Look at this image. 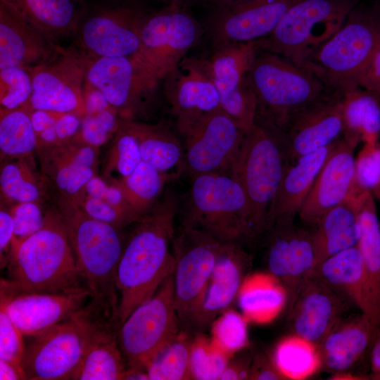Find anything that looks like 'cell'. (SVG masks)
Listing matches in <instances>:
<instances>
[{"mask_svg": "<svg viewBox=\"0 0 380 380\" xmlns=\"http://www.w3.org/2000/svg\"><path fill=\"white\" fill-rule=\"evenodd\" d=\"M178 209L177 196L169 190L134 223L117 268L120 327L175 272V221Z\"/></svg>", "mask_w": 380, "mask_h": 380, "instance_id": "6da1fadb", "label": "cell"}, {"mask_svg": "<svg viewBox=\"0 0 380 380\" xmlns=\"http://www.w3.org/2000/svg\"><path fill=\"white\" fill-rule=\"evenodd\" d=\"M6 270V278L1 279L0 286L15 292L87 289L56 207L46 211L39 231L11 250Z\"/></svg>", "mask_w": 380, "mask_h": 380, "instance_id": "7a4b0ae2", "label": "cell"}, {"mask_svg": "<svg viewBox=\"0 0 380 380\" xmlns=\"http://www.w3.org/2000/svg\"><path fill=\"white\" fill-rule=\"evenodd\" d=\"M56 203L89 291V300L118 322L116 273L124 248L121 229L89 216L70 198L58 196Z\"/></svg>", "mask_w": 380, "mask_h": 380, "instance_id": "3957f363", "label": "cell"}, {"mask_svg": "<svg viewBox=\"0 0 380 380\" xmlns=\"http://www.w3.org/2000/svg\"><path fill=\"white\" fill-rule=\"evenodd\" d=\"M379 49L380 2L363 0L303 65L322 80L328 92L345 94L359 87Z\"/></svg>", "mask_w": 380, "mask_h": 380, "instance_id": "277c9868", "label": "cell"}, {"mask_svg": "<svg viewBox=\"0 0 380 380\" xmlns=\"http://www.w3.org/2000/svg\"><path fill=\"white\" fill-rule=\"evenodd\" d=\"M291 165L285 132L257 114L229 175L246 193L258 239L265 233L269 208Z\"/></svg>", "mask_w": 380, "mask_h": 380, "instance_id": "5b68a950", "label": "cell"}, {"mask_svg": "<svg viewBox=\"0 0 380 380\" xmlns=\"http://www.w3.org/2000/svg\"><path fill=\"white\" fill-rule=\"evenodd\" d=\"M182 225L198 229L222 243L256 241L246 193L232 176L203 174L192 177Z\"/></svg>", "mask_w": 380, "mask_h": 380, "instance_id": "8992f818", "label": "cell"}, {"mask_svg": "<svg viewBox=\"0 0 380 380\" xmlns=\"http://www.w3.org/2000/svg\"><path fill=\"white\" fill-rule=\"evenodd\" d=\"M246 79L256 97L258 114L284 132L298 113L328 92L306 66L258 49Z\"/></svg>", "mask_w": 380, "mask_h": 380, "instance_id": "52a82bcc", "label": "cell"}, {"mask_svg": "<svg viewBox=\"0 0 380 380\" xmlns=\"http://www.w3.org/2000/svg\"><path fill=\"white\" fill-rule=\"evenodd\" d=\"M363 0H299L267 37L253 42L258 50L279 55L303 65L343 25Z\"/></svg>", "mask_w": 380, "mask_h": 380, "instance_id": "ba28073f", "label": "cell"}, {"mask_svg": "<svg viewBox=\"0 0 380 380\" xmlns=\"http://www.w3.org/2000/svg\"><path fill=\"white\" fill-rule=\"evenodd\" d=\"M222 244L205 232L182 224L179 234H175V310L181 330L194 336L204 293Z\"/></svg>", "mask_w": 380, "mask_h": 380, "instance_id": "9c48e42d", "label": "cell"}, {"mask_svg": "<svg viewBox=\"0 0 380 380\" xmlns=\"http://www.w3.org/2000/svg\"><path fill=\"white\" fill-rule=\"evenodd\" d=\"M180 330L175 305L173 273L120 327L118 341L127 369L146 370L153 356Z\"/></svg>", "mask_w": 380, "mask_h": 380, "instance_id": "30bf717a", "label": "cell"}, {"mask_svg": "<svg viewBox=\"0 0 380 380\" xmlns=\"http://www.w3.org/2000/svg\"><path fill=\"white\" fill-rule=\"evenodd\" d=\"M198 34L194 19L177 8L148 15L141 28L139 51L132 58L156 87L177 68Z\"/></svg>", "mask_w": 380, "mask_h": 380, "instance_id": "8fae6325", "label": "cell"}, {"mask_svg": "<svg viewBox=\"0 0 380 380\" xmlns=\"http://www.w3.org/2000/svg\"><path fill=\"white\" fill-rule=\"evenodd\" d=\"M91 57L83 50L62 47L51 60L28 68L32 93L24 108L84 116L83 91Z\"/></svg>", "mask_w": 380, "mask_h": 380, "instance_id": "7c38bea8", "label": "cell"}, {"mask_svg": "<svg viewBox=\"0 0 380 380\" xmlns=\"http://www.w3.org/2000/svg\"><path fill=\"white\" fill-rule=\"evenodd\" d=\"M147 16L138 7L115 2L86 7L75 36L83 51L92 57H134Z\"/></svg>", "mask_w": 380, "mask_h": 380, "instance_id": "4fadbf2b", "label": "cell"}, {"mask_svg": "<svg viewBox=\"0 0 380 380\" xmlns=\"http://www.w3.org/2000/svg\"><path fill=\"white\" fill-rule=\"evenodd\" d=\"M21 362L28 380H75L83 357V341L70 319L33 336H24Z\"/></svg>", "mask_w": 380, "mask_h": 380, "instance_id": "5bb4252c", "label": "cell"}, {"mask_svg": "<svg viewBox=\"0 0 380 380\" xmlns=\"http://www.w3.org/2000/svg\"><path fill=\"white\" fill-rule=\"evenodd\" d=\"M245 132L222 109L205 115L185 136L183 171L229 175Z\"/></svg>", "mask_w": 380, "mask_h": 380, "instance_id": "9a60e30c", "label": "cell"}, {"mask_svg": "<svg viewBox=\"0 0 380 380\" xmlns=\"http://www.w3.org/2000/svg\"><path fill=\"white\" fill-rule=\"evenodd\" d=\"M257 52L254 42L220 44L210 63L222 110L244 132L255 124L258 104L246 75Z\"/></svg>", "mask_w": 380, "mask_h": 380, "instance_id": "2e32d148", "label": "cell"}, {"mask_svg": "<svg viewBox=\"0 0 380 380\" xmlns=\"http://www.w3.org/2000/svg\"><path fill=\"white\" fill-rule=\"evenodd\" d=\"M72 318L83 341L75 380H123L127 365L119 345L118 322L89 300Z\"/></svg>", "mask_w": 380, "mask_h": 380, "instance_id": "e0dca14e", "label": "cell"}, {"mask_svg": "<svg viewBox=\"0 0 380 380\" xmlns=\"http://www.w3.org/2000/svg\"><path fill=\"white\" fill-rule=\"evenodd\" d=\"M263 235L267 269L284 287L288 302L300 285L315 274L313 229L298 227L293 222L276 223Z\"/></svg>", "mask_w": 380, "mask_h": 380, "instance_id": "ac0fdd59", "label": "cell"}, {"mask_svg": "<svg viewBox=\"0 0 380 380\" xmlns=\"http://www.w3.org/2000/svg\"><path fill=\"white\" fill-rule=\"evenodd\" d=\"M292 334L317 346L350 304L319 277L306 279L288 300Z\"/></svg>", "mask_w": 380, "mask_h": 380, "instance_id": "d6986e66", "label": "cell"}, {"mask_svg": "<svg viewBox=\"0 0 380 380\" xmlns=\"http://www.w3.org/2000/svg\"><path fill=\"white\" fill-rule=\"evenodd\" d=\"M0 287V306L24 336L70 319L90 299L88 289L68 293L15 292Z\"/></svg>", "mask_w": 380, "mask_h": 380, "instance_id": "ffe728a7", "label": "cell"}, {"mask_svg": "<svg viewBox=\"0 0 380 380\" xmlns=\"http://www.w3.org/2000/svg\"><path fill=\"white\" fill-rule=\"evenodd\" d=\"M360 140L343 135L319 172L298 214L315 227L331 209L353 195L355 183V150Z\"/></svg>", "mask_w": 380, "mask_h": 380, "instance_id": "44dd1931", "label": "cell"}, {"mask_svg": "<svg viewBox=\"0 0 380 380\" xmlns=\"http://www.w3.org/2000/svg\"><path fill=\"white\" fill-rule=\"evenodd\" d=\"M86 81L104 95L121 120H134L154 87L132 57H91Z\"/></svg>", "mask_w": 380, "mask_h": 380, "instance_id": "7402d4cb", "label": "cell"}, {"mask_svg": "<svg viewBox=\"0 0 380 380\" xmlns=\"http://www.w3.org/2000/svg\"><path fill=\"white\" fill-rule=\"evenodd\" d=\"M343 93L327 92L291 120L285 130L291 165L343 138Z\"/></svg>", "mask_w": 380, "mask_h": 380, "instance_id": "603a6c76", "label": "cell"}, {"mask_svg": "<svg viewBox=\"0 0 380 380\" xmlns=\"http://www.w3.org/2000/svg\"><path fill=\"white\" fill-rule=\"evenodd\" d=\"M61 49L8 0H0V70L39 65Z\"/></svg>", "mask_w": 380, "mask_h": 380, "instance_id": "cb8c5ba5", "label": "cell"}, {"mask_svg": "<svg viewBox=\"0 0 380 380\" xmlns=\"http://www.w3.org/2000/svg\"><path fill=\"white\" fill-rule=\"evenodd\" d=\"M298 1L243 0L220 8L213 23L215 38L220 44L262 39Z\"/></svg>", "mask_w": 380, "mask_h": 380, "instance_id": "d4e9b609", "label": "cell"}, {"mask_svg": "<svg viewBox=\"0 0 380 380\" xmlns=\"http://www.w3.org/2000/svg\"><path fill=\"white\" fill-rule=\"evenodd\" d=\"M251 266V258L241 245L223 243L208 281L197 319L195 334L213 322L237 298Z\"/></svg>", "mask_w": 380, "mask_h": 380, "instance_id": "484cf974", "label": "cell"}, {"mask_svg": "<svg viewBox=\"0 0 380 380\" xmlns=\"http://www.w3.org/2000/svg\"><path fill=\"white\" fill-rule=\"evenodd\" d=\"M168 93L179 131L185 137L205 115L221 108L210 63L189 62Z\"/></svg>", "mask_w": 380, "mask_h": 380, "instance_id": "4316f807", "label": "cell"}, {"mask_svg": "<svg viewBox=\"0 0 380 380\" xmlns=\"http://www.w3.org/2000/svg\"><path fill=\"white\" fill-rule=\"evenodd\" d=\"M379 328L361 312L343 316L316 346L320 367L334 374L348 372L370 350Z\"/></svg>", "mask_w": 380, "mask_h": 380, "instance_id": "83f0119b", "label": "cell"}, {"mask_svg": "<svg viewBox=\"0 0 380 380\" xmlns=\"http://www.w3.org/2000/svg\"><path fill=\"white\" fill-rule=\"evenodd\" d=\"M340 140L300 158L289 167L269 208L265 231L276 223L294 222L319 172Z\"/></svg>", "mask_w": 380, "mask_h": 380, "instance_id": "f1b7e54d", "label": "cell"}, {"mask_svg": "<svg viewBox=\"0 0 380 380\" xmlns=\"http://www.w3.org/2000/svg\"><path fill=\"white\" fill-rule=\"evenodd\" d=\"M315 274L341 293L361 312L368 315L379 327L375 321L362 255L357 246L322 261L317 266Z\"/></svg>", "mask_w": 380, "mask_h": 380, "instance_id": "f546056e", "label": "cell"}, {"mask_svg": "<svg viewBox=\"0 0 380 380\" xmlns=\"http://www.w3.org/2000/svg\"><path fill=\"white\" fill-rule=\"evenodd\" d=\"M312 229L316 267L327 258L356 246L361 233L356 196H350L329 210Z\"/></svg>", "mask_w": 380, "mask_h": 380, "instance_id": "4dcf8cb0", "label": "cell"}, {"mask_svg": "<svg viewBox=\"0 0 380 380\" xmlns=\"http://www.w3.org/2000/svg\"><path fill=\"white\" fill-rule=\"evenodd\" d=\"M41 171L49 186L63 196L71 178L84 167H97L99 148L76 138L57 146L38 148Z\"/></svg>", "mask_w": 380, "mask_h": 380, "instance_id": "1f68e13d", "label": "cell"}, {"mask_svg": "<svg viewBox=\"0 0 380 380\" xmlns=\"http://www.w3.org/2000/svg\"><path fill=\"white\" fill-rule=\"evenodd\" d=\"M360 238L357 247L374 309L375 321L380 327V222L374 196L367 193L357 201Z\"/></svg>", "mask_w": 380, "mask_h": 380, "instance_id": "d6a6232c", "label": "cell"}, {"mask_svg": "<svg viewBox=\"0 0 380 380\" xmlns=\"http://www.w3.org/2000/svg\"><path fill=\"white\" fill-rule=\"evenodd\" d=\"M58 44L75 36L86 6L82 0H8Z\"/></svg>", "mask_w": 380, "mask_h": 380, "instance_id": "836d02e7", "label": "cell"}, {"mask_svg": "<svg viewBox=\"0 0 380 380\" xmlns=\"http://www.w3.org/2000/svg\"><path fill=\"white\" fill-rule=\"evenodd\" d=\"M120 125L136 139L142 160L162 172L175 167L183 171V148L166 127L121 119Z\"/></svg>", "mask_w": 380, "mask_h": 380, "instance_id": "e575fe53", "label": "cell"}, {"mask_svg": "<svg viewBox=\"0 0 380 380\" xmlns=\"http://www.w3.org/2000/svg\"><path fill=\"white\" fill-rule=\"evenodd\" d=\"M49 184L37 169L34 154L1 162V201L13 205L49 198Z\"/></svg>", "mask_w": 380, "mask_h": 380, "instance_id": "d590c367", "label": "cell"}, {"mask_svg": "<svg viewBox=\"0 0 380 380\" xmlns=\"http://www.w3.org/2000/svg\"><path fill=\"white\" fill-rule=\"evenodd\" d=\"M239 307L247 320L265 323L272 320L287 302L286 291L271 274L246 277L237 296Z\"/></svg>", "mask_w": 380, "mask_h": 380, "instance_id": "8d00e7d4", "label": "cell"}, {"mask_svg": "<svg viewBox=\"0 0 380 380\" xmlns=\"http://www.w3.org/2000/svg\"><path fill=\"white\" fill-rule=\"evenodd\" d=\"M344 135L374 144L380 137V100L378 94L357 87L344 94Z\"/></svg>", "mask_w": 380, "mask_h": 380, "instance_id": "74e56055", "label": "cell"}, {"mask_svg": "<svg viewBox=\"0 0 380 380\" xmlns=\"http://www.w3.org/2000/svg\"><path fill=\"white\" fill-rule=\"evenodd\" d=\"M37 150L36 134L26 108H0L1 162L33 155Z\"/></svg>", "mask_w": 380, "mask_h": 380, "instance_id": "f35d334b", "label": "cell"}, {"mask_svg": "<svg viewBox=\"0 0 380 380\" xmlns=\"http://www.w3.org/2000/svg\"><path fill=\"white\" fill-rule=\"evenodd\" d=\"M174 176L141 160L129 175L113 184L121 189L132 209L143 217L154 205L166 182Z\"/></svg>", "mask_w": 380, "mask_h": 380, "instance_id": "ab89813d", "label": "cell"}, {"mask_svg": "<svg viewBox=\"0 0 380 380\" xmlns=\"http://www.w3.org/2000/svg\"><path fill=\"white\" fill-rule=\"evenodd\" d=\"M192 336L180 330L153 356L146 367L149 380L193 379L190 370Z\"/></svg>", "mask_w": 380, "mask_h": 380, "instance_id": "60d3db41", "label": "cell"}, {"mask_svg": "<svg viewBox=\"0 0 380 380\" xmlns=\"http://www.w3.org/2000/svg\"><path fill=\"white\" fill-rule=\"evenodd\" d=\"M272 359L287 379H305L320 367L316 346L294 334L279 342Z\"/></svg>", "mask_w": 380, "mask_h": 380, "instance_id": "b9f144b4", "label": "cell"}, {"mask_svg": "<svg viewBox=\"0 0 380 380\" xmlns=\"http://www.w3.org/2000/svg\"><path fill=\"white\" fill-rule=\"evenodd\" d=\"M142 158L136 139L120 124L103 167V179L113 184L129 175Z\"/></svg>", "mask_w": 380, "mask_h": 380, "instance_id": "7bdbcfd3", "label": "cell"}, {"mask_svg": "<svg viewBox=\"0 0 380 380\" xmlns=\"http://www.w3.org/2000/svg\"><path fill=\"white\" fill-rule=\"evenodd\" d=\"M232 355L201 333L194 336L190 370L193 379L219 380Z\"/></svg>", "mask_w": 380, "mask_h": 380, "instance_id": "ee69618b", "label": "cell"}, {"mask_svg": "<svg viewBox=\"0 0 380 380\" xmlns=\"http://www.w3.org/2000/svg\"><path fill=\"white\" fill-rule=\"evenodd\" d=\"M247 319L242 315L227 309L211 324V339L230 355L245 349L248 343Z\"/></svg>", "mask_w": 380, "mask_h": 380, "instance_id": "f6af8a7d", "label": "cell"}, {"mask_svg": "<svg viewBox=\"0 0 380 380\" xmlns=\"http://www.w3.org/2000/svg\"><path fill=\"white\" fill-rule=\"evenodd\" d=\"M32 93L28 68L11 67L0 70V103L6 109L27 107Z\"/></svg>", "mask_w": 380, "mask_h": 380, "instance_id": "bcb514c9", "label": "cell"}, {"mask_svg": "<svg viewBox=\"0 0 380 380\" xmlns=\"http://www.w3.org/2000/svg\"><path fill=\"white\" fill-rule=\"evenodd\" d=\"M118 118V112L113 107L95 114L85 115L75 138L99 148L116 133L120 120Z\"/></svg>", "mask_w": 380, "mask_h": 380, "instance_id": "7dc6e473", "label": "cell"}, {"mask_svg": "<svg viewBox=\"0 0 380 380\" xmlns=\"http://www.w3.org/2000/svg\"><path fill=\"white\" fill-rule=\"evenodd\" d=\"M89 216L118 229L136 223L142 217L131 210L112 205L84 192L71 199Z\"/></svg>", "mask_w": 380, "mask_h": 380, "instance_id": "c3c4849f", "label": "cell"}, {"mask_svg": "<svg viewBox=\"0 0 380 380\" xmlns=\"http://www.w3.org/2000/svg\"><path fill=\"white\" fill-rule=\"evenodd\" d=\"M380 185V141L364 144L355 158V183L353 196L365 191L372 192Z\"/></svg>", "mask_w": 380, "mask_h": 380, "instance_id": "681fc988", "label": "cell"}, {"mask_svg": "<svg viewBox=\"0 0 380 380\" xmlns=\"http://www.w3.org/2000/svg\"><path fill=\"white\" fill-rule=\"evenodd\" d=\"M9 212L14 223L12 250L42 227L46 212L43 211L42 204L36 202L13 205Z\"/></svg>", "mask_w": 380, "mask_h": 380, "instance_id": "f907efd6", "label": "cell"}, {"mask_svg": "<svg viewBox=\"0 0 380 380\" xmlns=\"http://www.w3.org/2000/svg\"><path fill=\"white\" fill-rule=\"evenodd\" d=\"M24 338L5 309L0 306V359L21 365L25 350Z\"/></svg>", "mask_w": 380, "mask_h": 380, "instance_id": "816d5d0a", "label": "cell"}, {"mask_svg": "<svg viewBox=\"0 0 380 380\" xmlns=\"http://www.w3.org/2000/svg\"><path fill=\"white\" fill-rule=\"evenodd\" d=\"M82 192L137 214L129 205L122 191L118 185L109 184L97 175L94 176L88 182Z\"/></svg>", "mask_w": 380, "mask_h": 380, "instance_id": "f5cc1de1", "label": "cell"}, {"mask_svg": "<svg viewBox=\"0 0 380 380\" xmlns=\"http://www.w3.org/2000/svg\"><path fill=\"white\" fill-rule=\"evenodd\" d=\"M248 379L284 380L286 377L277 367L272 358L258 352L253 355Z\"/></svg>", "mask_w": 380, "mask_h": 380, "instance_id": "db71d44e", "label": "cell"}, {"mask_svg": "<svg viewBox=\"0 0 380 380\" xmlns=\"http://www.w3.org/2000/svg\"><path fill=\"white\" fill-rule=\"evenodd\" d=\"M14 234V223L8 210L1 208L0 211V265L6 267L9 261Z\"/></svg>", "mask_w": 380, "mask_h": 380, "instance_id": "11a10c76", "label": "cell"}, {"mask_svg": "<svg viewBox=\"0 0 380 380\" xmlns=\"http://www.w3.org/2000/svg\"><path fill=\"white\" fill-rule=\"evenodd\" d=\"M253 355L246 353L229 362L222 374V380L248 379Z\"/></svg>", "mask_w": 380, "mask_h": 380, "instance_id": "9f6ffc18", "label": "cell"}, {"mask_svg": "<svg viewBox=\"0 0 380 380\" xmlns=\"http://www.w3.org/2000/svg\"><path fill=\"white\" fill-rule=\"evenodd\" d=\"M83 96L86 115L95 114L112 108L102 92L86 80Z\"/></svg>", "mask_w": 380, "mask_h": 380, "instance_id": "6f0895ef", "label": "cell"}, {"mask_svg": "<svg viewBox=\"0 0 380 380\" xmlns=\"http://www.w3.org/2000/svg\"><path fill=\"white\" fill-rule=\"evenodd\" d=\"M359 86L380 94V49L362 77Z\"/></svg>", "mask_w": 380, "mask_h": 380, "instance_id": "680465c9", "label": "cell"}, {"mask_svg": "<svg viewBox=\"0 0 380 380\" xmlns=\"http://www.w3.org/2000/svg\"><path fill=\"white\" fill-rule=\"evenodd\" d=\"M1 380H23L26 379L21 365L0 359Z\"/></svg>", "mask_w": 380, "mask_h": 380, "instance_id": "91938a15", "label": "cell"}, {"mask_svg": "<svg viewBox=\"0 0 380 380\" xmlns=\"http://www.w3.org/2000/svg\"><path fill=\"white\" fill-rule=\"evenodd\" d=\"M370 367L372 375H380V328L370 348Z\"/></svg>", "mask_w": 380, "mask_h": 380, "instance_id": "94428289", "label": "cell"}, {"mask_svg": "<svg viewBox=\"0 0 380 380\" xmlns=\"http://www.w3.org/2000/svg\"><path fill=\"white\" fill-rule=\"evenodd\" d=\"M240 1L243 0H211L212 3L218 8Z\"/></svg>", "mask_w": 380, "mask_h": 380, "instance_id": "6125c7cd", "label": "cell"}, {"mask_svg": "<svg viewBox=\"0 0 380 380\" xmlns=\"http://www.w3.org/2000/svg\"><path fill=\"white\" fill-rule=\"evenodd\" d=\"M379 100H380V94H379ZM374 197L375 196L380 201V185L377 186L372 192Z\"/></svg>", "mask_w": 380, "mask_h": 380, "instance_id": "be15d7a7", "label": "cell"}, {"mask_svg": "<svg viewBox=\"0 0 380 380\" xmlns=\"http://www.w3.org/2000/svg\"><path fill=\"white\" fill-rule=\"evenodd\" d=\"M369 377L370 379L380 380V375H372V374H371Z\"/></svg>", "mask_w": 380, "mask_h": 380, "instance_id": "e7e4bbea", "label": "cell"}, {"mask_svg": "<svg viewBox=\"0 0 380 380\" xmlns=\"http://www.w3.org/2000/svg\"><path fill=\"white\" fill-rule=\"evenodd\" d=\"M377 1H379L380 2V0H377Z\"/></svg>", "mask_w": 380, "mask_h": 380, "instance_id": "03108f58", "label": "cell"}, {"mask_svg": "<svg viewBox=\"0 0 380 380\" xmlns=\"http://www.w3.org/2000/svg\"><path fill=\"white\" fill-rule=\"evenodd\" d=\"M177 1H181V0H177Z\"/></svg>", "mask_w": 380, "mask_h": 380, "instance_id": "003e7915", "label": "cell"}]
</instances>
